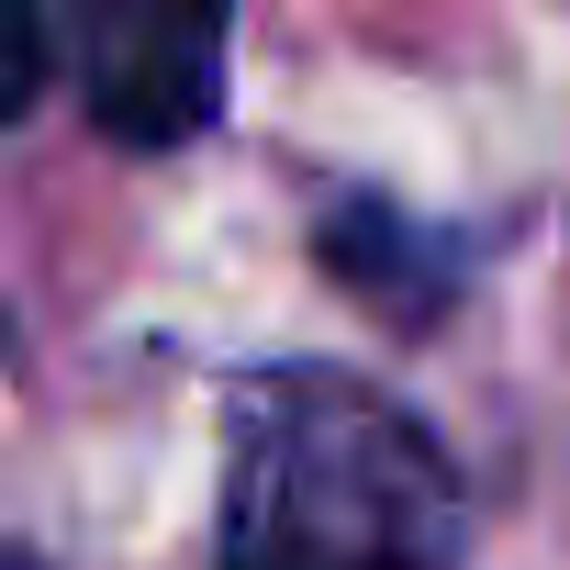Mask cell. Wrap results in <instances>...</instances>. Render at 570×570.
I'll use <instances>...</instances> for the list:
<instances>
[{
    "instance_id": "4",
    "label": "cell",
    "mask_w": 570,
    "mask_h": 570,
    "mask_svg": "<svg viewBox=\"0 0 570 570\" xmlns=\"http://www.w3.org/2000/svg\"><path fill=\"white\" fill-rule=\"evenodd\" d=\"M46 68H57V23H46V12H0V124L35 112Z\"/></svg>"
},
{
    "instance_id": "2",
    "label": "cell",
    "mask_w": 570,
    "mask_h": 570,
    "mask_svg": "<svg viewBox=\"0 0 570 570\" xmlns=\"http://www.w3.org/2000/svg\"><path fill=\"white\" fill-rule=\"evenodd\" d=\"M224 12H90L79 23V68H90V124L112 146H179L213 124L224 101Z\"/></svg>"
},
{
    "instance_id": "1",
    "label": "cell",
    "mask_w": 570,
    "mask_h": 570,
    "mask_svg": "<svg viewBox=\"0 0 570 570\" xmlns=\"http://www.w3.org/2000/svg\"><path fill=\"white\" fill-rule=\"evenodd\" d=\"M224 570H459V470L347 370H257L235 381Z\"/></svg>"
},
{
    "instance_id": "3",
    "label": "cell",
    "mask_w": 570,
    "mask_h": 570,
    "mask_svg": "<svg viewBox=\"0 0 570 570\" xmlns=\"http://www.w3.org/2000/svg\"><path fill=\"white\" fill-rule=\"evenodd\" d=\"M325 246H336V279H358V292H381V303H403V314H425V279L414 268H436V246H414L392 213H336L325 224Z\"/></svg>"
},
{
    "instance_id": "5",
    "label": "cell",
    "mask_w": 570,
    "mask_h": 570,
    "mask_svg": "<svg viewBox=\"0 0 570 570\" xmlns=\"http://www.w3.org/2000/svg\"><path fill=\"white\" fill-rule=\"evenodd\" d=\"M0 570H35V559H23V548H0Z\"/></svg>"
}]
</instances>
